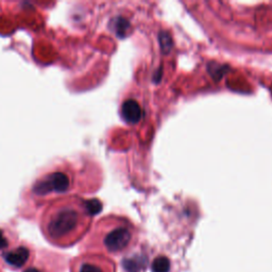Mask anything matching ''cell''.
I'll use <instances>...</instances> for the list:
<instances>
[{"instance_id":"6da1fadb","label":"cell","mask_w":272,"mask_h":272,"mask_svg":"<svg viewBox=\"0 0 272 272\" xmlns=\"http://www.w3.org/2000/svg\"><path fill=\"white\" fill-rule=\"evenodd\" d=\"M101 208V202L97 199L85 200L74 195L59 197L45 207L40 229L50 243L69 247L83 235L91 217Z\"/></svg>"},{"instance_id":"7a4b0ae2","label":"cell","mask_w":272,"mask_h":272,"mask_svg":"<svg viewBox=\"0 0 272 272\" xmlns=\"http://www.w3.org/2000/svg\"><path fill=\"white\" fill-rule=\"evenodd\" d=\"M72 188V172L64 168H53L44 172L33 184V193L36 198L46 200L52 197L57 199ZM52 199V200H53Z\"/></svg>"},{"instance_id":"3957f363","label":"cell","mask_w":272,"mask_h":272,"mask_svg":"<svg viewBox=\"0 0 272 272\" xmlns=\"http://www.w3.org/2000/svg\"><path fill=\"white\" fill-rule=\"evenodd\" d=\"M130 240V231L126 228H115L106 233L103 238V244L110 252H118V251L125 249Z\"/></svg>"},{"instance_id":"277c9868","label":"cell","mask_w":272,"mask_h":272,"mask_svg":"<svg viewBox=\"0 0 272 272\" xmlns=\"http://www.w3.org/2000/svg\"><path fill=\"white\" fill-rule=\"evenodd\" d=\"M31 256L30 249L25 246H18L14 249H11L3 254L4 261L10 266L15 268H23L28 264Z\"/></svg>"},{"instance_id":"5b68a950","label":"cell","mask_w":272,"mask_h":272,"mask_svg":"<svg viewBox=\"0 0 272 272\" xmlns=\"http://www.w3.org/2000/svg\"><path fill=\"white\" fill-rule=\"evenodd\" d=\"M121 116L128 124H136L141 118L140 105L135 100H126L121 106Z\"/></svg>"},{"instance_id":"8992f818","label":"cell","mask_w":272,"mask_h":272,"mask_svg":"<svg viewBox=\"0 0 272 272\" xmlns=\"http://www.w3.org/2000/svg\"><path fill=\"white\" fill-rule=\"evenodd\" d=\"M71 272H104L98 265L94 264L87 258H78L71 268Z\"/></svg>"},{"instance_id":"52a82bcc","label":"cell","mask_w":272,"mask_h":272,"mask_svg":"<svg viewBox=\"0 0 272 272\" xmlns=\"http://www.w3.org/2000/svg\"><path fill=\"white\" fill-rule=\"evenodd\" d=\"M146 260L142 256H134L131 258H127L124 262V267L128 272H140V270L145 267Z\"/></svg>"},{"instance_id":"ba28073f","label":"cell","mask_w":272,"mask_h":272,"mask_svg":"<svg viewBox=\"0 0 272 272\" xmlns=\"http://www.w3.org/2000/svg\"><path fill=\"white\" fill-rule=\"evenodd\" d=\"M170 262L167 257H156L152 263V272H169Z\"/></svg>"},{"instance_id":"9c48e42d","label":"cell","mask_w":272,"mask_h":272,"mask_svg":"<svg viewBox=\"0 0 272 272\" xmlns=\"http://www.w3.org/2000/svg\"><path fill=\"white\" fill-rule=\"evenodd\" d=\"M10 240L6 237L4 231L0 229V250H4L9 247Z\"/></svg>"},{"instance_id":"30bf717a","label":"cell","mask_w":272,"mask_h":272,"mask_svg":"<svg viewBox=\"0 0 272 272\" xmlns=\"http://www.w3.org/2000/svg\"><path fill=\"white\" fill-rule=\"evenodd\" d=\"M24 272H40V271L36 268H28V269H26Z\"/></svg>"},{"instance_id":"8fae6325","label":"cell","mask_w":272,"mask_h":272,"mask_svg":"<svg viewBox=\"0 0 272 272\" xmlns=\"http://www.w3.org/2000/svg\"><path fill=\"white\" fill-rule=\"evenodd\" d=\"M0 272H1V269H0Z\"/></svg>"}]
</instances>
